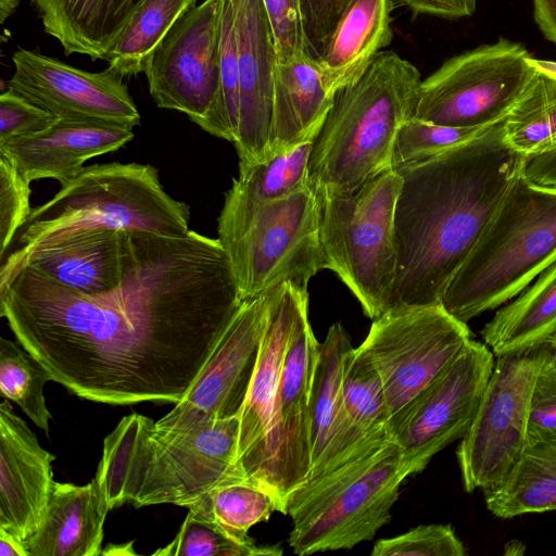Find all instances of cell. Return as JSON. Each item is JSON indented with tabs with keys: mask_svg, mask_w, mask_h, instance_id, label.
Wrapping results in <instances>:
<instances>
[{
	"mask_svg": "<svg viewBox=\"0 0 556 556\" xmlns=\"http://www.w3.org/2000/svg\"><path fill=\"white\" fill-rule=\"evenodd\" d=\"M318 345L308 319V304H305L285 355L278 388V433L286 504L289 494L305 482L311 472L309 400Z\"/></svg>",
	"mask_w": 556,
	"mask_h": 556,
	"instance_id": "obj_22",
	"label": "cell"
},
{
	"mask_svg": "<svg viewBox=\"0 0 556 556\" xmlns=\"http://www.w3.org/2000/svg\"><path fill=\"white\" fill-rule=\"evenodd\" d=\"M315 138H309L269 159L239 165L217 219L218 240L224 245L236 239L264 204L290 197L308 187V162Z\"/></svg>",
	"mask_w": 556,
	"mask_h": 556,
	"instance_id": "obj_24",
	"label": "cell"
},
{
	"mask_svg": "<svg viewBox=\"0 0 556 556\" xmlns=\"http://www.w3.org/2000/svg\"><path fill=\"white\" fill-rule=\"evenodd\" d=\"M420 83L414 64L381 51L356 83L338 90L313 142L308 187L349 193L391 168L397 130L414 117Z\"/></svg>",
	"mask_w": 556,
	"mask_h": 556,
	"instance_id": "obj_4",
	"label": "cell"
},
{
	"mask_svg": "<svg viewBox=\"0 0 556 556\" xmlns=\"http://www.w3.org/2000/svg\"><path fill=\"white\" fill-rule=\"evenodd\" d=\"M238 416L215 419L178 402L157 421L124 416L103 441L96 478L111 509L188 507L214 486L249 479L238 465Z\"/></svg>",
	"mask_w": 556,
	"mask_h": 556,
	"instance_id": "obj_3",
	"label": "cell"
},
{
	"mask_svg": "<svg viewBox=\"0 0 556 556\" xmlns=\"http://www.w3.org/2000/svg\"><path fill=\"white\" fill-rule=\"evenodd\" d=\"M29 185L16 167L0 155V261L31 212Z\"/></svg>",
	"mask_w": 556,
	"mask_h": 556,
	"instance_id": "obj_39",
	"label": "cell"
},
{
	"mask_svg": "<svg viewBox=\"0 0 556 556\" xmlns=\"http://www.w3.org/2000/svg\"><path fill=\"white\" fill-rule=\"evenodd\" d=\"M391 0H351L317 62L327 91L356 83L392 41Z\"/></svg>",
	"mask_w": 556,
	"mask_h": 556,
	"instance_id": "obj_25",
	"label": "cell"
},
{
	"mask_svg": "<svg viewBox=\"0 0 556 556\" xmlns=\"http://www.w3.org/2000/svg\"><path fill=\"white\" fill-rule=\"evenodd\" d=\"M21 0H0V21L3 23L17 9Z\"/></svg>",
	"mask_w": 556,
	"mask_h": 556,
	"instance_id": "obj_51",
	"label": "cell"
},
{
	"mask_svg": "<svg viewBox=\"0 0 556 556\" xmlns=\"http://www.w3.org/2000/svg\"><path fill=\"white\" fill-rule=\"evenodd\" d=\"M353 350L341 323L331 325L325 340L319 342L309 400V475L328 456L343 432V379Z\"/></svg>",
	"mask_w": 556,
	"mask_h": 556,
	"instance_id": "obj_28",
	"label": "cell"
},
{
	"mask_svg": "<svg viewBox=\"0 0 556 556\" xmlns=\"http://www.w3.org/2000/svg\"><path fill=\"white\" fill-rule=\"evenodd\" d=\"M532 59L503 37L457 54L421 80L414 117L462 128L502 122L538 72Z\"/></svg>",
	"mask_w": 556,
	"mask_h": 556,
	"instance_id": "obj_9",
	"label": "cell"
},
{
	"mask_svg": "<svg viewBox=\"0 0 556 556\" xmlns=\"http://www.w3.org/2000/svg\"><path fill=\"white\" fill-rule=\"evenodd\" d=\"M271 294L273 291L242 301L180 403L215 419L240 415L255 371Z\"/></svg>",
	"mask_w": 556,
	"mask_h": 556,
	"instance_id": "obj_18",
	"label": "cell"
},
{
	"mask_svg": "<svg viewBox=\"0 0 556 556\" xmlns=\"http://www.w3.org/2000/svg\"><path fill=\"white\" fill-rule=\"evenodd\" d=\"M526 161L507 143L503 119L462 146L396 170L403 182L389 311L441 304Z\"/></svg>",
	"mask_w": 556,
	"mask_h": 556,
	"instance_id": "obj_2",
	"label": "cell"
},
{
	"mask_svg": "<svg viewBox=\"0 0 556 556\" xmlns=\"http://www.w3.org/2000/svg\"><path fill=\"white\" fill-rule=\"evenodd\" d=\"M533 18L543 37L556 45V0H532Z\"/></svg>",
	"mask_w": 556,
	"mask_h": 556,
	"instance_id": "obj_46",
	"label": "cell"
},
{
	"mask_svg": "<svg viewBox=\"0 0 556 556\" xmlns=\"http://www.w3.org/2000/svg\"><path fill=\"white\" fill-rule=\"evenodd\" d=\"M58 119L14 90L0 96V143L45 130Z\"/></svg>",
	"mask_w": 556,
	"mask_h": 556,
	"instance_id": "obj_41",
	"label": "cell"
},
{
	"mask_svg": "<svg viewBox=\"0 0 556 556\" xmlns=\"http://www.w3.org/2000/svg\"><path fill=\"white\" fill-rule=\"evenodd\" d=\"M482 492L497 518L556 510V439L527 442L506 475Z\"/></svg>",
	"mask_w": 556,
	"mask_h": 556,
	"instance_id": "obj_30",
	"label": "cell"
},
{
	"mask_svg": "<svg viewBox=\"0 0 556 556\" xmlns=\"http://www.w3.org/2000/svg\"><path fill=\"white\" fill-rule=\"evenodd\" d=\"M189 219L188 205L164 190L152 165L113 162L84 166L49 201L31 208L0 267L83 229L180 237L190 230Z\"/></svg>",
	"mask_w": 556,
	"mask_h": 556,
	"instance_id": "obj_5",
	"label": "cell"
},
{
	"mask_svg": "<svg viewBox=\"0 0 556 556\" xmlns=\"http://www.w3.org/2000/svg\"><path fill=\"white\" fill-rule=\"evenodd\" d=\"M552 439H556V372L543 365L531 395L528 442Z\"/></svg>",
	"mask_w": 556,
	"mask_h": 556,
	"instance_id": "obj_43",
	"label": "cell"
},
{
	"mask_svg": "<svg viewBox=\"0 0 556 556\" xmlns=\"http://www.w3.org/2000/svg\"><path fill=\"white\" fill-rule=\"evenodd\" d=\"M132 138V128L121 125L58 119L45 130L0 143V155L29 182L52 178L63 185L86 161L114 152Z\"/></svg>",
	"mask_w": 556,
	"mask_h": 556,
	"instance_id": "obj_21",
	"label": "cell"
},
{
	"mask_svg": "<svg viewBox=\"0 0 556 556\" xmlns=\"http://www.w3.org/2000/svg\"><path fill=\"white\" fill-rule=\"evenodd\" d=\"M555 333L556 262L497 309L481 330L494 356L534 348Z\"/></svg>",
	"mask_w": 556,
	"mask_h": 556,
	"instance_id": "obj_29",
	"label": "cell"
},
{
	"mask_svg": "<svg viewBox=\"0 0 556 556\" xmlns=\"http://www.w3.org/2000/svg\"><path fill=\"white\" fill-rule=\"evenodd\" d=\"M132 254L130 230L88 228L30 250L0 267V281L29 265L56 282L86 294L111 291L122 282Z\"/></svg>",
	"mask_w": 556,
	"mask_h": 556,
	"instance_id": "obj_20",
	"label": "cell"
},
{
	"mask_svg": "<svg viewBox=\"0 0 556 556\" xmlns=\"http://www.w3.org/2000/svg\"><path fill=\"white\" fill-rule=\"evenodd\" d=\"M333 97L325 87L318 63L309 55L299 56L288 63L276 62L270 156L315 138L332 105Z\"/></svg>",
	"mask_w": 556,
	"mask_h": 556,
	"instance_id": "obj_26",
	"label": "cell"
},
{
	"mask_svg": "<svg viewBox=\"0 0 556 556\" xmlns=\"http://www.w3.org/2000/svg\"><path fill=\"white\" fill-rule=\"evenodd\" d=\"M134 541L123 543V544H109L104 548H102L101 555H110V556H124V555H136L137 553L134 551Z\"/></svg>",
	"mask_w": 556,
	"mask_h": 556,
	"instance_id": "obj_48",
	"label": "cell"
},
{
	"mask_svg": "<svg viewBox=\"0 0 556 556\" xmlns=\"http://www.w3.org/2000/svg\"><path fill=\"white\" fill-rule=\"evenodd\" d=\"M415 15L428 14L446 20H459L471 16L478 0H399Z\"/></svg>",
	"mask_w": 556,
	"mask_h": 556,
	"instance_id": "obj_44",
	"label": "cell"
},
{
	"mask_svg": "<svg viewBox=\"0 0 556 556\" xmlns=\"http://www.w3.org/2000/svg\"><path fill=\"white\" fill-rule=\"evenodd\" d=\"M111 510L94 477L84 485L55 482L36 532L25 542L29 556H99Z\"/></svg>",
	"mask_w": 556,
	"mask_h": 556,
	"instance_id": "obj_23",
	"label": "cell"
},
{
	"mask_svg": "<svg viewBox=\"0 0 556 556\" xmlns=\"http://www.w3.org/2000/svg\"><path fill=\"white\" fill-rule=\"evenodd\" d=\"M472 339L444 307H397L372 320L359 350L377 369L390 418L434 380Z\"/></svg>",
	"mask_w": 556,
	"mask_h": 556,
	"instance_id": "obj_12",
	"label": "cell"
},
{
	"mask_svg": "<svg viewBox=\"0 0 556 556\" xmlns=\"http://www.w3.org/2000/svg\"><path fill=\"white\" fill-rule=\"evenodd\" d=\"M493 352L470 339L458 356L388 424L408 476L467 432L494 367Z\"/></svg>",
	"mask_w": 556,
	"mask_h": 556,
	"instance_id": "obj_14",
	"label": "cell"
},
{
	"mask_svg": "<svg viewBox=\"0 0 556 556\" xmlns=\"http://www.w3.org/2000/svg\"><path fill=\"white\" fill-rule=\"evenodd\" d=\"M308 292L285 282L273 290L268 318L250 389L239 415L238 465L266 489L286 514L280 442L278 388L285 355Z\"/></svg>",
	"mask_w": 556,
	"mask_h": 556,
	"instance_id": "obj_13",
	"label": "cell"
},
{
	"mask_svg": "<svg viewBox=\"0 0 556 556\" xmlns=\"http://www.w3.org/2000/svg\"><path fill=\"white\" fill-rule=\"evenodd\" d=\"M0 556H29L26 543L0 527Z\"/></svg>",
	"mask_w": 556,
	"mask_h": 556,
	"instance_id": "obj_47",
	"label": "cell"
},
{
	"mask_svg": "<svg viewBox=\"0 0 556 556\" xmlns=\"http://www.w3.org/2000/svg\"><path fill=\"white\" fill-rule=\"evenodd\" d=\"M187 508L244 540L251 539L248 532L254 525L278 511L271 494L250 479L220 483Z\"/></svg>",
	"mask_w": 556,
	"mask_h": 556,
	"instance_id": "obj_33",
	"label": "cell"
},
{
	"mask_svg": "<svg viewBox=\"0 0 556 556\" xmlns=\"http://www.w3.org/2000/svg\"><path fill=\"white\" fill-rule=\"evenodd\" d=\"M402 182L389 168L353 192H315L323 269L339 277L372 320L390 309L396 276L394 212Z\"/></svg>",
	"mask_w": 556,
	"mask_h": 556,
	"instance_id": "obj_8",
	"label": "cell"
},
{
	"mask_svg": "<svg viewBox=\"0 0 556 556\" xmlns=\"http://www.w3.org/2000/svg\"><path fill=\"white\" fill-rule=\"evenodd\" d=\"M371 556H464L463 542L450 525H422L376 542Z\"/></svg>",
	"mask_w": 556,
	"mask_h": 556,
	"instance_id": "obj_38",
	"label": "cell"
},
{
	"mask_svg": "<svg viewBox=\"0 0 556 556\" xmlns=\"http://www.w3.org/2000/svg\"><path fill=\"white\" fill-rule=\"evenodd\" d=\"M239 65V125L233 143L239 165L270 156L274 72L277 62L262 0H235Z\"/></svg>",
	"mask_w": 556,
	"mask_h": 556,
	"instance_id": "obj_17",
	"label": "cell"
},
{
	"mask_svg": "<svg viewBox=\"0 0 556 556\" xmlns=\"http://www.w3.org/2000/svg\"><path fill=\"white\" fill-rule=\"evenodd\" d=\"M51 380L48 370L18 341L0 338L1 396L14 402L47 435L52 415L43 388Z\"/></svg>",
	"mask_w": 556,
	"mask_h": 556,
	"instance_id": "obj_34",
	"label": "cell"
},
{
	"mask_svg": "<svg viewBox=\"0 0 556 556\" xmlns=\"http://www.w3.org/2000/svg\"><path fill=\"white\" fill-rule=\"evenodd\" d=\"M351 0H300L308 55L318 62Z\"/></svg>",
	"mask_w": 556,
	"mask_h": 556,
	"instance_id": "obj_42",
	"label": "cell"
},
{
	"mask_svg": "<svg viewBox=\"0 0 556 556\" xmlns=\"http://www.w3.org/2000/svg\"><path fill=\"white\" fill-rule=\"evenodd\" d=\"M66 55L104 59L141 0H31Z\"/></svg>",
	"mask_w": 556,
	"mask_h": 556,
	"instance_id": "obj_27",
	"label": "cell"
},
{
	"mask_svg": "<svg viewBox=\"0 0 556 556\" xmlns=\"http://www.w3.org/2000/svg\"><path fill=\"white\" fill-rule=\"evenodd\" d=\"M220 89L216 108L202 127L235 143L239 125V65L235 0L220 4Z\"/></svg>",
	"mask_w": 556,
	"mask_h": 556,
	"instance_id": "obj_36",
	"label": "cell"
},
{
	"mask_svg": "<svg viewBox=\"0 0 556 556\" xmlns=\"http://www.w3.org/2000/svg\"><path fill=\"white\" fill-rule=\"evenodd\" d=\"M279 546H257L252 539H240L213 520L188 509L178 533L156 556H278Z\"/></svg>",
	"mask_w": 556,
	"mask_h": 556,
	"instance_id": "obj_35",
	"label": "cell"
},
{
	"mask_svg": "<svg viewBox=\"0 0 556 556\" xmlns=\"http://www.w3.org/2000/svg\"><path fill=\"white\" fill-rule=\"evenodd\" d=\"M408 477L399 447L381 448L309 478L287 498L292 520L288 543L300 556L350 549L370 541L391 519L401 483Z\"/></svg>",
	"mask_w": 556,
	"mask_h": 556,
	"instance_id": "obj_7",
	"label": "cell"
},
{
	"mask_svg": "<svg viewBox=\"0 0 556 556\" xmlns=\"http://www.w3.org/2000/svg\"><path fill=\"white\" fill-rule=\"evenodd\" d=\"M270 24L278 63L308 55L300 0H262Z\"/></svg>",
	"mask_w": 556,
	"mask_h": 556,
	"instance_id": "obj_40",
	"label": "cell"
},
{
	"mask_svg": "<svg viewBox=\"0 0 556 556\" xmlns=\"http://www.w3.org/2000/svg\"><path fill=\"white\" fill-rule=\"evenodd\" d=\"M544 343L546 345V357L543 365L556 372V333Z\"/></svg>",
	"mask_w": 556,
	"mask_h": 556,
	"instance_id": "obj_49",
	"label": "cell"
},
{
	"mask_svg": "<svg viewBox=\"0 0 556 556\" xmlns=\"http://www.w3.org/2000/svg\"><path fill=\"white\" fill-rule=\"evenodd\" d=\"M45 450L8 400L0 405V527L26 542L38 529L55 481Z\"/></svg>",
	"mask_w": 556,
	"mask_h": 556,
	"instance_id": "obj_19",
	"label": "cell"
},
{
	"mask_svg": "<svg viewBox=\"0 0 556 556\" xmlns=\"http://www.w3.org/2000/svg\"><path fill=\"white\" fill-rule=\"evenodd\" d=\"M242 300L290 282L303 292L323 269L319 213L307 188L262 205L244 230L224 245Z\"/></svg>",
	"mask_w": 556,
	"mask_h": 556,
	"instance_id": "obj_10",
	"label": "cell"
},
{
	"mask_svg": "<svg viewBox=\"0 0 556 556\" xmlns=\"http://www.w3.org/2000/svg\"><path fill=\"white\" fill-rule=\"evenodd\" d=\"M130 235L116 288L90 295L24 265L0 281V316L71 393L110 405L176 404L243 300L218 239Z\"/></svg>",
	"mask_w": 556,
	"mask_h": 556,
	"instance_id": "obj_1",
	"label": "cell"
},
{
	"mask_svg": "<svg viewBox=\"0 0 556 556\" xmlns=\"http://www.w3.org/2000/svg\"><path fill=\"white\" fill-rule=\"evenodd\" d=\"M8 88L59 119L94 122L129 128L140 124L139 111L122 77L108 68L91 73L39 51L17 49Z\"/></svg>",
	"mask_w": 556,
	"mask_h": 556,
	"instance_id": "obj_16",
	"label": "cell"
},
{
	"mask_svg": "<svg viewBox=\"0 0 556 556\" xmlns=\"http://www.w3.org/2000/svg\"><path fill=\"white\" fill-rule=\"evenodd\" d=\"M545 357V343L495 356L472 421L456 450L466 492L497 483L526 446L531 395Z\"/></svg>",
	"mask_w": 556,
	"mask_h": 556,
	"instance_id": "obj_11",
	"label": "cell"
},
{
	"mask_svg": "<svg viewBox=\"0 0 556 556\" xmlns=\"http://www.w3.org/2000/svg\"><path fill=\"white\" fill-rule=\"evenodd\" d=\"M532 64L539 72H542L556 78V61L533 58Z\"/></svg>",
	"mask_w": 556,
	"mask_h": 556,
	"instance_id": "obj_50",
	"label": "cell"
},
{
	"mask_svg": "<svg viewBox=\"0 0 556 556\" xmlns=\"http://www.w3.org/2000/svg\"><path fill=\"white\" fill-rule=\"evenodd\" d=\"M198 0H141L103 60L121 77L144 72L148 59L173 25Z\"/></svg>",
	"mask_w": 556,
	"mask_h": 556,
	"instance_id": "obj_31",
	"label": "cell"
},
{
	"mask_svg": "<svg viewBox=\"0 0 556 556\" xmlns=\"http://www.w3.org/2000/svg\"><path fill=\"white\" fill-rule=\"evenodd\" d=\"M504 136L527 160L556 147L555 77L536 72L504 119Z\"/></svg>",
	"mask_w": 556,
	"mask_h": 556,
	"instance_id": "obj_32",
	"label": "cell"
},
{
	"mask_svg": "<svg viewBox=\"0 0 556 556\" xmlns=\"http://www.w3.org/2000/svg\"><path fill=\"white\" fill-rule=\"evenodd\" d=\"M522 173L538 185L556 188V147L528 159Z\"/></svg>",
	"mask_w": 556,
	"mask_h": 556,
	"instance_id": "obj_45",
	"label": "cell"
},
{
	"mask_svg": "<svg viewBox=\"0 0 556 556\" xmlns=\"http://www.w3.org/2000/svg\"><path fill=\"white\" fill-rule=\"evenodd\" d=\"M556 262V188L521 172L446 287L441 305L468 323L523 291Z\"/></svg>",
	"mask_w": 556,
	"mask_h": 556,
	"instance_id": "obj_6",
	"label": "cell"
},
{
	"mask_svg": "<svg viewBox=\"0 0 556 556\" xmlns=\"http://www.w3.org/2000/svg\"><path fill=\"white\" fill-rule=\"evenodd\" d=\"M220 4L205 0L185 13L151 53L144 67L159 108L186 114L201 128L220 89Z\"/></svg>",
	"mask_w": 556,
	"mask_h": 556,
	"instance_id": "obj_15",
	"label": "cell"
},
{
	"mask_svg": "<svg viewBox=\"0 0 556 556\" xmlns=\"http://www.w3.org/2000/svg\"><path fill=\"white\" fill-rule=\"evenodd\" d=\"M491 126L462 128L412 117L397 130L392 150L391 168L399 170L442 154L475 139Z\"/></svg>",
	"mask_w": 556,
	"mask_h": 556,
	"instance_id": "obj_37",
	"label": "cell"
}]
</instances>
